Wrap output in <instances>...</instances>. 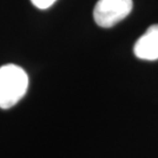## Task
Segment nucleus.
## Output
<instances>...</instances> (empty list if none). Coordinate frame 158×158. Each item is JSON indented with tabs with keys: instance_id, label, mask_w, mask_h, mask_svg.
Returning <instances> with one entry per match:
<instances>
[{
	"instance_id": "3",
	"label": "nucleus",
	"mask_w": 158,
	"mask_h": 158,
	"mask_svg": "<svg viewBox=\"0 0 158 158\" xmlns=\"http://www.w3.org/2000/svg\"><path fill=\"white\" fill-rule=\"evenodd\" d=\"M134 52L141 60L154 61L158 59V24L150 26L137 40Z\"/></svg>"
},
{
	"instance_id": "4",
	"label": "nucleus",
	"mask_w": 158,
	"mask_h": 158,
	"mask_svg": "<svg viewBox=\"0 0 158 158\" xmlns=\"http://www.w3.org/2000/svg\"><path fill=\"white\" fill-rule=\"evenodd\" d=\"M56 0H31V2L36 6L37 8L40 9H46L50 7Z\"/></svg>"
},
{
	"instance_id": "1",
	"label": "nucleus",
	"mask_w": 158,
	"mask_h": 158,
	"mask_svg": "<svg viewBox=\"0 0 158 158\" xmlns=\"http://www.w3.org/2000/svg\"><path fill=\"white\" fill-rule=\"evenodd\" d=\"M29 78L23 68L14 64L0 67V108L9 109L27 93Z\"/></svg>"
},
{
	"instance_id": "2",
	"label": "nucleus",
	"mask_w": 158,
	"mask_h": 158,
	"mask_svg": "<svg viewBox=\"0 0 158 158\" xmlns=\"http://www.w3.org/2000/svg\"><path fill=\"white\" fill-rule=\"evenodd\" d=\"M132 0H99L94 9L97 25L110 28L119 23L131 14Z\"/></svg>"
}]
</instances>
